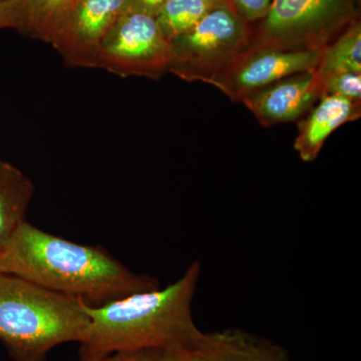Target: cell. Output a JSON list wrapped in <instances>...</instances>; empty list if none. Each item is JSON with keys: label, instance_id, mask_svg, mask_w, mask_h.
I'll return each mask as SVG.
<instances>
[{"label": "cell", "instance_id": "14", "mask_svg": "<svg viewBox=\"0 0 361 361\" xmlns=\"http://www.w3.org/2000/svg\"><path fill=\"white\" fill-rule=\"evenodd\" d=\"M319 77L338 71L361 73V25L356 20L322 49L316 68Z\"/></svg>", "mask_w": 361, "mask_h": 361}, {"label": "cell", "instance_id": "5", "mask_svg": "<svg viewBox=\"0 0 361 361\" xmlns=\"http://www.w3.org/2000/svg\"><path fill=\"white\" fill-rule=\"evenodd\" d=\"M252 45V25L235 13L226 0L194 27L171 40L169 73L186 82L211 80Z\"/></svg>", "mask_w": 361, "mask_h": 361}, {"label": "cell", "instance_id": "2", "mask_svg": "<svg viewBox=\"0 0 361 361\" xmlns=\"http://www.w3.org/2000/svg\"><path fill=\"white\" fill-rule=\"evenodd\" d=\"M200 274L201 265L196 261L166 288L140 292L97 307L85 304L90 324L80 342V358L193 348L203 332L192 315Z\"/></svg>", "mask_w": 361, "mask_h": 361}, {"label": "cell", "instance_id": "1", "mask_svg": "<svg viewBox=\"0 0 361 361\" xmlns=\"http://www.w3.org/2000/svg\"><path fill=\"white\" fill-rule=\"evenodd\" d=\"M0 273L80 299L92 307L160 288L128 269L104 248L82 245L23 222L0 253Z\"/></svg>", "mask_w": 361, "mask_h": 361}, {"label": "cell", "instance_id": "8", "mask_svg": "<svg viewBox=\"0 0 361 361\" xmlns=\"http://www.w3.org/2000/svg\"><path fill=\"white\" fill-rule=\"evenodd\" d=\"M128 9L129 0H75L54 49L68 66L94 68L104 37Z\"/></svg>", "mask_w": 361, "mask_h": 361}, {"label": "cell", "instance_id": "4", "mask_svg": "<svg viewBox=\"0 0 361 361\" xmlns=\"http://www.w3.org/2000/svg\"><path fill=\"white\" fill-rule=\"evenodd\" d=\"M357 0H272L252 27L251 47L322 49L357 20Z\"/></svg>", "mask_w": 361, "mask_h": 361}, {"label": "cell", "instance_id": "21", "mask_svg": "<svg viewBox=\"0 0 361 361\" xmlns=\"http://www.w3.org/2000/svg\"><path fill=\"white\" fill-rule=\"evenodd\" d=\"M158 361H188L187 350L180 348L164 350Z\"/></svg>", "mask_w": 361, "mask_h": 361}, {"label": "cell", "instance_id": "12", "mask_svg": "<svg viewBox=\"0 0 361 361\" xmlns=\"http://www.w3.org/2000/svg\"><path fill=\"white\" fill-rule=\"evenodd\" d=\"M35 185L8 161L0 160V253L25 222Z\"/></svg>", "mask_w": 361, "mask_h": 361}, {"label": "cell", "instance_id": "3", "mask_svg": "<svg viewBox=\"0 0 361 361\" xmlns=\"http://www.w3.org/2000/svg\"><path fill=\"white\" fill-rule=\"evenodd\" d=\"M90 324L84 301L0 273V341L14 361H44L52 348L80 343Z\"/></svg>", "mask_w": 361, "mask_h": 361}, {"label": "cell", "instance_id": "20", "mask_svg": "<svg viewBox=\"0 0 361 361\" xmlns=\"http://www.w3.org/2000/svg\"><path fill=\"white\" fill-rule=\"evenodd\" d=\"M167 0H129V8L156 16Z\"/></svg>", "mask_w": 361, "mask_h": 361}, {"label": "cell", "instance_id": "10", "mask_svg": "<svg viewBox=\"0 0 361 361\" xmlns=\"http://www.w3.org/2000/svg\"><path fill=\"white\" fill-rule=\"evenodd\" d=\"M187 353L188 361H290L284 346L238 329L202 332Z\"/></svg>", "mask_w": 361, "mask_h": 361}, {"label": "cell", "instance_id": "18", "mask_svg": "<svg viewBox=\"0 0 361 361\" xmlns=\"http://www.w3.org/2000/svg\"><path fill=\"white\" fill-rule=\"evenodd\" d=\"M271 2L272 0H228L235 13L249 25L265 18Z\"/></svg>", "mask_w": 361, "mask_h": 361}, {"label": "cell", "instance_id": "11", "mask_svg": "<svg viewBox=\"0 0 361 361\" xmlns=\"http://www.w3.org/2000/svg\"><path fill=\"white\" fill-rule=\"evenodd\" d=\"M360 116L361 103L341 97L323 96L298 123L294 149L301 160L310 163L317 159L332 133Z\"/></svg>", "mask_w": 361, "mask_h": 361}, {"label": "cell", "instance_id": "7", "mask_svg": "<svg viewBox=\"0 0 361 361\" xmlns=\"http://www.w3.org/2000/svg\"><path fill=\"white\" fill-rule=\"evenodd\" d=\"M322 49L280 51L251 47L238 54L211 80L233 102H240L249 94L277 80L296 73L315 71Z\"/></svg>", "mask_w": 361, "mask_h": 361}, {"label": "cell", "instance_id": "13", "mask_svg": "<svg viewBox=\"0 0 361 361\" xmlns=\"http://www.w3.org/2000/svg\"><path fill=\"white\" fill-rule=\"evenodd\" d=\"M75 0H25L27 32L56 47L65 30Z\"/></svg>", "mask_w": 361, "mask_h": 361}, {"label": "cell", "instance_id": "17", "mask_svg": "<svg viewBox=\"0 0 361 361\" xmlns=\"http://www.w3.org/2000/svg\"><path fill=\"white\" fill-rule=\"evenodd\" d=\"M4 28L27 30L25 0H0V30Z\"/></svg>", "mask_w": 361, "mask_h": 361}, {"label": "cell", "instance_id": "6", "mask_svg": "<svg viewBox=\"0 0 361 361\" xmlns=\"http://www.w3.org/2000/svg\"><path fill=\"white\" fill-rule=\"evenodd\" d=\"M171 42L161 32L155 16L128 9L104 37L94 68L120 77L159 80L170 70Z\"/></svg>", "mask_w": 361, "mask_h": 361}, {"label": "cell", "instance_id": "19", "mask_svg": "<svg viewBox=\"0 0 361 361\" xmlns=\"http://www.w3.org/2000/svg\"><path fill=\"white\" fill-rule=\"evenodd\" d=\"M164 350L147 349V350L120 351L111 355L92 356L80 358V361H158Z\"/></svg>", "mask_w": 361, "mask_h": 361}, {"label": "cell", "instance_id": "16", "mask_svg": "<svg viewBox=\"0 0 361 361\" xmlns=\"http://www.w3.org/2000/svg\"><path fill=\"white\" fill-rule=\"evenodd\" d=\"M319 78L322 82V97H341L361 103V73L338 71L327 73Z\"/></svg>", "mask_w": 361, "mask_h": 361}, {"label": "cell", "instance_id": "15", "mask_svg": "<svg viewBox=\"0 0 361 361\" xmlns=\"http://www.w3.org/2000/svg\"><path fill=\"white\" fill-rule=\"evenodd\" d=\"M226 0H167L156 14L166 39L171 40L194 27L213 8Z\"/></svg>", "mask_w": 361, "mask_h": 361}, {"label": "cell", "instance_id": "9", "mask_svg": "<svg viewBox=\"0 0 361 361\" xmlns=\"http://www.w3.org/2000/svg\"><path fill=\"white\" fill-rule=\"evenodd\" d=\"M322 97V82L316 71L296 73L277 80L242 99L264 127L295 122Z\"/></svg>", "mask_w": 361, "mask_h": 361}]
</instances>
